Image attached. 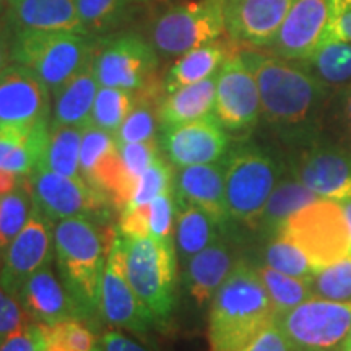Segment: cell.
Masks as SVG:
<instances>
[{"label": "cell", "instance_id": "cell-1", "mask_svg": "<svg viewBox=\"0 0 351 351\" xmlns=\"http://www.w3.org/2000/svg\"><path fill=\"white\" fill-rule=\"evenodd\" d=\"M256 77L263 119L295 140H309L311 129L324 101L317 77L278 56L241 52Z\"/></svg>", "mask_w": 351, "mask_h": 351}, {"label": "cell", "instance_id": "cell-2", "mask_svg": "<svg viewBox=\"0 0 351 351\" xmlns=\"http://www.w3.org/2000/svg\"><path fill=\"white\" fill-rule=\"evenodd\" d=\"M275 320L257 267L239 261L210 302V351L238 350Z\"/></svg>", "mask_w": 351, "mask_h": 351}, {"label": "cell", "instance_id": "cell-3", "mask_svg": "<svg viewBox=\"0 0 351 351\" xmlns=\"http://www.w3.org/2000/svg\"><path fill=\"white\" fill-rule=\"evenodd\" d=\"M111 245L90 218L60 219L54 226L60 280L86 319L99 314L101 283Z\"/></svg>", "mask_w": 351, "mask_h": 351}, {"label": "cell", "instance_id": "cell-4", "mask_svg": "<svg viewBox=\"0 0 351 351\" xmlns=\"http://www.w3.org/2000/svg\"><path fill=\"white\" fill-rule=\"evenodd\" d=\"M121 239L130 287L147 309L152 322L163 328L173 317L176 302L178 257L174 241L156 239L152 236H121Z\"/></svg>", "mask_w": 351, "mask_h": 351}, {"label": "cell", "instance_id": "cell-5", "mask_svg": "<svg viewBox=\"0 0 351 351\" xmlns=\"http://www.w3.org/2000/svg\"><path fill=\"white\" fill-rule=\"evenodd\" d=\"M96 44L86 34L72 32L13 33L12 62L33 70L54 95L95 59Z\"/></svg>", "mask_w": 351, "mask_h": 351}, {"label": "cell", "instance_id": "cell-6", "mask_svg": "<svg viewBox=\"0 0 351 351\" xmlns=\"http://www.w3.org/2000/svg\"><path fill=\"white\" fill-rule=\"evenodd\" d=\"M280 166L257 147H239L225 158V191L231 221L257 230L267 200L280 181Z\"/></svg>", "mask_w": 351, "mask_h": 351}, {"label": "cell", "instance_id": "cell-7", "mask_svg": "<svg viewBox=\"0 0 351 351\" xmlns=\"http://www.w3.org/2000/svg\"><path fill=\"white\" fill-rule=\"evenodd\" d=\"M276 234L301 247L320 270L351 254V239L341 204L317 199L293 213Z\"/></svg>", "mask_w": 351, "mask_h": 351}, {"label": "cell", "instance_id": "cell-8", "mask_svg": "<svg viewBox=\"0 0 351 351\" xmlns=\"http://www.w3.org/2000/svg\"><path fill=\"white\" fill-rule=\"evenodd\" d=\"M293 351H343L351 333V302L313 296L275 315Z\"/></svg>", "mask_w": 351, "mask_h": 351}, {"label": "cell", "instance_id": "cell-9", "mask_svg": "<svg viewBox=\"0 0 351 351\" xmlns=\"http://www.w3.org/2000/svg\"><path fill=\"white\" fill-rule=\"evenodd\" d=\"M156 69V49L138 34H119L96 46L93 70L99 86L161 98L165 86L158 85Z\"/></svg>", "mask_w": 351, "mask_h": 351}, {"label": "cell", "instance_id": "cell-10", "mask_svg": "<svg viewBox=\"0 0 351 351\" xmlns=\"http://www.w3.org/2000/svg\"><path fill=\"white\" fill-rule=\"evenodd\" d=\"M225 33V0H197L165 12L153 25L152 41L161 54L181 57Z\"/></svg>", "mask_w": 351, "mask_h": 351}, {"label": "cell", "instance_id": "cell-11", "mask_svg": "<svg viewBox=\"0 0 351 351\" xmlns=\"http://www.w3.org/2000/svg\"><path fill=\"white\" fill-rule=\"evenodd\" d=\"M34 205L51 221L67 218L104 217L109 199L91 187L82 176L69 178L47 169H34L28 176Z\"/></svg>", "mask_w": 351, "mask_h": 351}, {"label": "cell", "instance_id": "cell-12", "mask_svg": "<svg viewBox=\"0 0 351 351\" xmlns=\"http://www.w3.org/2000/svg\"><path fill=\"white\" fill-rule=\"evenodd\" d=\"M215 117L226 130H249L262 114L261 95L252 70L241 54H231L217 75Z\"/></svg>", "mask_w": 351, "mask_h": 351}, {"label": "cell", "instance_id": "cell-13", "mask_svg": "<svg viewBox=\"0 0 351 351\" xmlns=\"http://www.w3.org/2000/svg\"><path fill=\"white\" fill-rule=\"evenodd\" d=\"M51 219L34 205L29 219L2 257L0 285L16 300L26 280L39 269L49 265L54 252V231Z\"/></svg>", "mask_w": 351, "mask_h": 351}, {"label": "cell", "instance_id": "cell-14", "mask_svg": "<svg viewBox=\"0 0 351 351\" xmlns=\"http://www.w3.org/2000/svg\"><path fill=\"white\" fill-rule=\"evenodd\" d=\"M99 315L111 327L125 328L135 335H145L148 327L153 326L152 317L127 278L124 247L119 234L114 238L104 265Z\"/></svg>", "mask_w": 351, "mask_h": 351}, {"label": "cell", "instance_id": "cell-15", "mask_svg": "<svg viewBox=\"0 0 351 351\" xmlns=\"http://www.w3.org/2000/svg\"><path fill=\"white\" fill-rule=\"evenodd\" d=\"M291 176L319 199H351V153L328 143H311L293 161Z\"/></svg>", "mask_w": 351, "mask_h": 351}, {"label": "cell", "instance_id": "cell-16", "mask_svg": "<svg viewBox=\"0 0 351 351\" xmlns=\"http://www.w3.org/2000/svg\"><path fill=\"white\" fill-rule=\"evenodd\" d=\"M51 90L33 70L12 62L0 73V125L49 122Z\"/></svg>", "mask_w": 351, "mask_h": 351}, {"label": "cell", "instance_id": "cell-17", "mask_svg": "<svg viewBox=\"0 0 351 351\" xmlns=\"http://www.w3.org/2000/svg\"><path fill=\"white\" fill-rule=\"evenodd\" d=\"M228 135L215 114L184 124L161 127V147L176 168L225 160Z\"/></svg>", "mask_w": 351, "mask_h": 351}, {"label": "cell", "instance_id": "cell-18", "mask_svg": "<svg viewBox=\"0 0 351 351\" xmlns=\"http://www.w3.org/2000/svg\"><path fill=\"white\" fill-rule=\"evenodd\" d=\"M296 0H225L226 33L234 43L269 47Z\"/></svg>", "mask_w": 351, "mask_h": 351}, {"label": "cell", "instance_id": "cell-19", "mask_svg": "<svg viewBox=\"0 0 351 351\" xmlns=\"http://www.w3.org/2000/svg\"><path fill=\"white\" fill-rule=\"evenodd\" d=\"M330 0H296L270 49L287 60H307L326 33Z\"/></svg>", "mask_w": 351, "mask_h": 351}, {"label": "cell", "instance_id": "cell-20", "mask_svg": "<svg viewBox=\"0 0 351 351\" xmlns=\"http://www.w3.org/2000/svg\"><path fill=\"white\" fill-rule=\"evenodd\" d=\"M16 301L36 324L52 326L70 319L86 320L82 307L67 291L62 280L57 278L51 263L26 280Z\"/></svg>", "mask_w": 351, "mask_h": 351}, {"label": "cell", "instance_id": "cell-21", "mask_svg": "<svg viewBox=\"0 0 351 351\" xmlns=\"http://www.w3.org/2000/svg\"><path fill=\"white\" fill-rule=\"evenodd\" d=\"M174 191L179 200L204 210L221 230L230 225L231 218L225 191V160L179 168L174 174Z\"/></svg>", "mask_w": 351, "mask_h": 351}, {"label": "cell", "instance_id": "cell-22", "mask_svg": "<svg viewBox=\"0 0 351 351\" xmlns=\"http://www.w3.org/2000/svg\"><path fill=\"white\" fill-rule=\"evenodd\" d=\"M2 19L13 33L36 29L72 32L90 36L78 16L75 0H13Z\"/></svg>", "mask_w": 351, "mask_h": 351}, {"label": "cell", "instance_id": "cell-23", "mask_svg": "<svg viewBox=\"0 0 351 351\" xmlns=\"http://www.w3.org/2000/svg\"><path fill=\"white\" fill-rule=\"evenodd\" d=\"M234 265L236 261L230 244L218 238L204 251L189 258L184 265V287L189 296L199 307L210 304Z\"/></svg>", "mask_w": 351, "mask_h": 351}, {"label": "cell", "instance_id": "cell-24", "mask_svg": "<svg viewBox=\"0 0 351 351\" xmlns=\"http://www.w3.org/2000/svg\"><path fill=\"white\" fill-rule=\"evenodd\" d=\"M49 125V122L34 127L0 125V171L32 174L46 150Z\"/></svg>", "mask_w": 351, "mask_h": 351}, {"label": "cell", "instance_id": "cell-25", "mask_svg": "<svg viewBox=\"0 0 351 351\" xmlns=\"http://www.w3.org/2000/svg\"><path fill=\"white\" fill-rule=\"evenodd\" d=\"M217 75L161 96L156 103L158 121L161 127L184 124L213 114Z\"/></svg>", "mask_w": 351, "mask_h": 351}, {"label": "cell", "instance_id": "cell-26", "mask_svg": "<svg viewBox=\"0 0 351 351\" xmlns=\"http://www.w3.org/2000/svg\"><path fill=\"white\" fill-rule=\"evenodd\" d=\"M98 90L99 83L96 80L93 62H91L54 93L52 124L73 127L90 124Z\"/></svg>", "mask_w": 351, "mask_h": 351}, {"label": "cell", "instance_id": "cell-27", "mask_svg": "<svg viewBox=\"0 0 351 351\" xmlns=\"http://www.w3.org/2000/svg\"><path fill=\"white\" fill-rule=\"evenodd\" d=\"M178 200V212H176L174 228V245L176 252L181 258L182 265H186L189 258L204 251L210 244L219 238L218 230H221L204 210L187 202Z\"/></svg>", "mask_w": 351, "mask_h": 351}, {"label": "cell", "instance_id": "cell-28", "mask_svg": "<svg viewBox=\"0 0 351 351\" xmlns=\"http://www.w3.org/2000/svg\"><path fill=\"white\" fill-rule=\"evenodd\" d=\"M230 56V49H228L225 44L218 41L205 44V46L186 52L169 69L163 83L165 91L171 93V91L178 90V88L199 83L217 75L223 62Z\"/></svg>", "mask_w": 351, "mask_h": 351}, {"label": "cell", "instance_id": "cell-29", "mask_svg": "<svg viewBox=\"0 0 351 351\" xmlns=\"http://www.w3.org/2000/svg\"><path fill=\"white\" fill-rule=\"evenodd\" d=\"M317 199L319 197L314 192H311L295 178L280 181L267 200L257 230L263 231L269 238H271L293 213H296L298 210L304 208L306 205L313 204Z\"/></svg>", "mask_w": 351, "mask_h": 351}, {"label": "cell", "instance_id": "cell-30", "mask_svg": "<svg viewBox=\"0 0 351 351\" xmlns=\"http://www.w3.org/2000/svg\"><path fill=\"white\" fill-rule=\"evenodd\" d=\"M80 147L82 127L59 125L51 122L46 150L38 168L69 178L80 176Z\"/></svg>", "mask_w": 351, "mask_h": 351}, {"label": "cell", "instance_id": "cell-31", "mask_svg": "<svg viewBox=\"0 0 351 351\" xmlns=\"http://www.w3.org/2000/svg\"><path fill=\"white\" fill-rule=\"evenodd\" d=\"M39 327V351H93L101 345L98 335L85 320L70 319Z\"/></svg>", "mask_w": 351, "mask_h": 351}, {"label": "cell", "instance_id": "cell-32", "mask_svg": "<svg viewBox=\"0 0 351 351\" xmlns=\"http://www.w3.org/2000/svg\"><path fill=\"white\" fill-rule=\"evenodd\" d=\"M34 208V199L28 176H23L15 191L0 197V257L16 234L23 230Z\"/></svg>", "mask_w": 351, "mask_h": 351}, {"label": "cell", "instance_id": "cell-33", "mask_svg": "<svg viewBox=\"0 0 351 351\" xmlns=\"http://www.w3.org/2000/svg\"><path fill=\"white\" fill-rule=\"evenodd\" d=\"M256 267L263 287L267 289V295L274 304L275 315L287 313V311L300 306L301 302L314 296L309 280L282 274V271L271 269L269 265Z\"/></svg>", "mask_w": 351, "mask_h": 351}, {"label": "cell", "instance_id": "cell-34", "mask_svg": "<svg viewBox=\"0 0 351 351\" xmlns=\"http://www.w3.org/2000/svg\"><path fill=\"white\" fill-rule=\"evenodd\" d=\"M317 73V78L327 83H345L351 80V43L330 34H324L313 56L307 59Z\"/></svg>", "mask_w": 351, "mask_h": 351}, {"label": "cell", "instance_id": "cell-35", "mask_svg": "<svg viewBox=\"0 0 351 351\" xmlns=\"http://www.w3.org/2000/svg\"><path fill=\"white\" fill-rule=\"evenodd\" d=\"M137 104V93L122 88L99 86L91 111L90 124L116 135L122 122Z\"/></svg>", "mask_w": 351, "mask_h": 351}, {"label": "cell", "instance_id": "cell-36", "mask_svg": "<svg viewBox=\"0 0 351 351\" xmlns=\"http://www.w3.org/2000/svg\"><path fill=\"white\" fill-rule=\"evenodd\" d=\"M263 261H265V265L282 271V274L309 280V282H313L315 271H317L304 251L282 234L271 236L265 245V251H263Z\"/></svg>", "mask_w": 351, "mask_h": 351}, {"label": "cell", "instance_id": "cell-37", "mask_svg": "<svg viewBox=\"0 0 351 351\" xmlns=\"http://www.w3.org/2000/svg\"><path fill=\"white\" fill-rule=\"evenodd\" d=\"M311 287L314 296L351 302V254L315 271Z\"/></svg>", "mask_w": 351, "mask_h": 351}, {"label": "cell", "instance_id": "cell-38", "mask_svg": "<svg viewBox=\"0 0 351 351\" xmlns=\"http://www.w3.org/2000/svg\"><path fill=\"white\" fill-rule=\"evenodd\" d=\"M153 99L155 98L137 93V104L116 134L117 143L147 142V140L155 138L160 121H158L156 108H153Z\"/></svg>", "mask_w": 351, "mask_h": 351}, {"label": "cell", "instance_id": "cell-39", "mask_svg": "<svg viewBox=\"0 0 351 351\" xmlns=\"http://www.w3.org/2000/svg\"><path fill=\"white\" fill-rule=\"evenodd\" d=\"M174 189V171L169 163L163 158H158L155 163L148 166L142 174L138 176L135 184L134 195L129 202L130 207H142L148 205L158 195ZM127 207V205H125Z\"/></svg>", "mask_w": 351, "mask_h": 351}, {"label": "cell", "instance_id": "cell-40", "mask_svg": "<svg viewBox=\"0 0 351 351\" xmlns=\"http://www.w3.org/2000/svg\"><path fill=\"white\" fill-rule=\"evenodd\" d=\"M78 16L88 34L103 33L124 16L127 0H75Z\"/></svg>", "mask_w": 351, "mask_h": 351}, {"label": "cell", "instance_id": "cell-41", "mask_svg": "<svg viewBox=\"0 0 351 351\" xmlns=\"http://www.w3.org/2000/svg\"><path fill=\"white\" fill-rule=\"evenodd\" d=\"M117 148L116 135L111 132L99 129L93 124L82 127V147H80V176L86 179L93 173L96 166Z\"/></svg>", "mask_w": 351, "mask_h": 351}, {"label": "cell", "instance_id": "cell-42", "mask_svg": "<svg viewBox=\"0 0 351 351\" xmlns=\"http://www.w3.org/2000/svg\"><path fill=\"white\" fill-rule=\"evenodd\" d=\"M176 212H178V200H176L174 189L158 195L148 204V225H150L152 238L174 241Z\"/></svg>", "mask_w": 351, "mask_h": 351}, {"label": "cell", "instance_id": "cell-43", "mask_svg": "<svg viewBox=\"0 0 351 351\" xmlns=\"http://www.w3.org/2000/svg\"><path fill=\"white\" fill-rule=\"evenodd\" d=\"M119 153L127 174H129L134 181H137L138 176L142 174L148 166L155 163L158 158H161L160 145H158L155 138L147 140V142L122 143L119 145Z\"/></svg>", "mask_w": 351, "mask_h": 351}, {"label": "cell", "instance_id": "cell-44", "mask_svg": "<svg viewBox=\"0 0 351 351\" xmlns=\"http://www.w3.org/2000/svg\"><path fill=\"white\" fill-rule=\"evenodd\" d=\"M28 322H32V319L25 313L20 302L8 295L0 285V341Z\"/></svg>", "mask_w": 351, "mask_h": 351}, {"label": "cell", "instance_id": "cell-45", "mask_svg": "<svg viewBox=\"0 0 351 351\" xmlns=\"http://www.w3.org/2000/svg\"><path fill=\"white\" fill-rule=\"evenodd\" d=\"M119 234L124 238H145L150 236L148 225V205L142 207H130L127 205L121 210L119 217Z\"/></svg>", "mask_w": 351, "mask_h": 351}, {"label": "cell", "instance_id": "cell-46", "mask_svg": "<svg viewBox=\"0 0 351 351\" xmlns=\"http://www.w3.org/2000/svg\"><path fill=\"white\" fill-rule=\"evenodd\" d=\"M324 34L351 43V0H330L328 21Z\"/></svg>", "mask_w": 351, "mask_h": 351}, {"label": "cell", "instance_id": "cell-47", "mask_svg": "<svg viewBox=\"0 0 351 351\" xmlns=\"http://www.w3.org/2000/svg\"><path fill=\"white\" fill-rule=\"evenodd\" d=\"M232 351H293L288 340L285 339L283 332L274 322L265 327L258 335L254 337L251 341L239 346L238 350Z\"/></svg>", "mask_w": 351, "mask_h": 351}, {"label": "cell", "instance_id": "cell-48", "mask_svg": "<svg viewBox=\"0 0 351 351\" xmlns=\"http://www.w3.org/2000/svg\"><path fill=\"white\" fill-rule=\"evenodd\" d=\"M0 351H39L38 324L32 320L12 335L5 337L0 341Z\"/></svg>", "mask_w": 351, "mask_h": 351}, {"label": "cell", "instance_id": "cell-49", "mask_svg": "<svg viewBox=\"0 0 351 351\" xmlns=\"http://www.w3.org/2000/svg\"><path fill=\"white\" fill-rule=\"evenodd\" d=\"M101 348L103 351H150L119 330H108L104 333L101 339Z\"/></svg>", "mask_w": 351, "mask_h": 351}, {"label": "cell", "instance_id": "cell-50", "mask_svg": "<svg viewBox=\"0 0 351 351\" xmlns=\"http://www.w3.org/2000/svg\"><path fill=\"white\" fill-rule=\"evenodd\" d=\"M12 41L13 32L5 23V20L0 16V73L12 62Z\"/></svg>", "mask_w": 351, "mask_h": 351}, {"label": "cell", "instance_id": "cell-51", "mask_svg": "<svg viewBox=\"0 0 351 351\" xmlns=\"http://www.w3.org/2000/svg\"><path fill=\"white\" fill-rule=\"evenodd\" d=\"M21 178H23V176H16L12 173H5V171H0V197L15 191V189L19 187Z\"/></svg>", "mask_w": 351, "mask_h": 351}, {"label": "cell", "instance_id": "cell-52", "mask_svg": "<svg viewBox=\"0 0 351 351\" xmlns=\"http://www.w3.org/2000/svg\"><path fill=\"white\" fill-rule=\"evenodd\" d=\"M341 208H343L346 225H348V231H350V239H351V199L341 202Z\"/></svg>", "mask_w": 351, "mask_h": 351}, {"label": "cell", "instance_id": "cell-53", "mask_svg": "<svg viewBox=\"0 0 351 351\" xmlns=\"http://www.w3.org/2000/svg\"><path fill=\"white\" fill-rule=\"evenodd\" d=\"M345 116H346V121H348L350 132H351V86H350L348 93H346V96H345Z\"/></svg>", "mask_w": 351, "mask_h": 351}, {"label": "cell", "instance_id": "cell-54", "mask_svg": "<svg viewBox=\"0 0 351 351\" xmlns=\"http://www.w3.org/2000/svg\"><path fill=\"white\" fill-rule=\"evenodd\" d=\"M13 0H0V16L3 15V12L7 10V7L10 5Z\"/></svg>", "mask_w": 351, "mask_h": 351}, {"label": "cell", "instance_id": "cell-55", "mask_svg": "<svg viewBox=\"0 0 351 351\" xmlns=\"http://www.w3.org/2000/svg\"><path fill=\"white\" fill-rule=\"evenodd\" d=\"M343 351H351V343H346V346H345V350Z\"/></svg>", "mask_w": 351, "mask_h": 351}, {"label": "cell", "instance_id": "cell-56", "mask_svg": "<svg viewBox=\"0 0 351 351\" xmlns=\"http://www.w3.org/2000/svg\"><path fill=\"white\" fill-rule=\"evenodd\" d=\"M93 351H103V348H101V345H99V346H98V348H95Z\"/></svg>", "mask_w": 351, "mask_h": 351}, {"label": "cell", "instance_id": "cell-57", "mask_svg": "<svg viewBox=\"0 0 351 351\" xmlns=\"http://www.w3.org/2000/svg\"><path fill=\"white\" fill-rule=\"evenodd\" d=\"M348 343H351V333H350V339H348Z\"/></svg>", "mask_w": 351, "mask_h": 351}, {"label": "cell", "instance_id": "cell-58", "mask_svg": "<svg viewBox=\"0 0 351 351\" xmlns=\"http://www.w3.org/2000/svg\"><path fill=\"white\" fill-rule=\"evenodd\" d=\"M127 2H130V0H127Z\"/></svg>", "mask_w": 351, "mask_h": 351}]
</instances>
